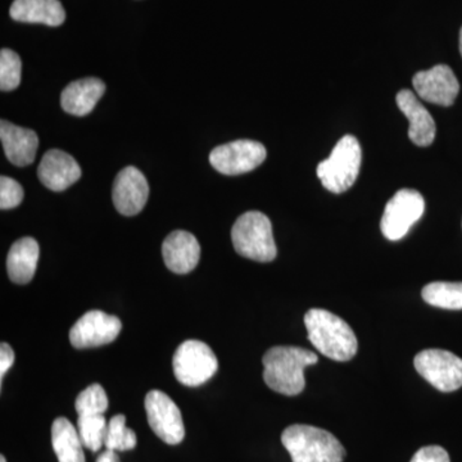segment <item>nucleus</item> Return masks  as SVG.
I'll list each match as a JSON object with an SVG mask.
<instances>
[{
    "label": "nucleus",
    "mask_w": 462,
    "mask_h": 462,
    "mask_svg": "<svg viewBox=\"0 0 462 462\" xmlns=\"http://www.w3.org/2000/svg\"><path fill=\"white\" fill-rule=\"evenodd\" d=\"M318 361L315 352L300 346H273L263 357L264 383L273 392L297 396L306 387V367Z\"/></svg>",
    "instance_id": "nucleus-1"
},
{
    "label": "nucleus",
    "mask_w": 462,
    "mask_h": 462,
    "mask_svg": "<svg viewBox=\"0 0 462 462\" xmlns=\"http://www.w3.org/2000/svg\"><path fill=\"white\" fill-rule=\"evenodd\" d=\"M305 325L312 346L330 360L346 363L357 354L358 342L352 328L339 316L321 309H311Z\"/></svg>",
    "instance_id": "nucleus-2"
},
{
    "label": "nucleus",
    "mask_w": 462,
    "mask_h": 462,
    "mask_svg": "<svg viewBox=\"0 0 462 462\" xmlns=\"http://www.w3.org/2000/svg\"><path fill=\"white\" fill-rule=\"evenodd\" d=\"M282 442L293 462H343L346 449L329 431L294 424L282 431Z\"/></svg>",
    "instance_id": "nucleus-3"
},
{
    "label": "nucleus",
    "mask_w": 462,
    "mask_h": 462,
    "mask_svg": "<svg viewBox=\"0 0 462 462\" xmlns=\"http://www.w3.org/2000/svg\"><path fill=\"white\" fill-rule=\"evenodd\" d=\"M231 240L236 254L257 263H272L278 254L272 221L263 212L239 216L231 229Z\"/></svg>",
    "instance_id": "nucleus-4"
},
{
    "label": "nucleus",
    "mask_w": 462,
    "mask_h": 462,
    "mask_svg": "<svg viewBox=\"0 0 462 462\" xmlns=\"http://www.w3.org/2000/svg\"><path fill=\"white\" fill-rule=\"evenodd\" d=\"M363 151L354 135H346L331 151L330 157L318 166V176L325 189L334 194L345 193L360 172Z\"/></svg>",
    "instance_id": "nucleus-5"
},
{
    "label": "nucleus",
    "mask_w": 462,
    "mask_h": 462,
    "mask_svg": "<svg viewBox=\"0 0 462 462\" xmlns=\"http://www.w3.org/2000/svg\"><path fill=\"white\" fill-rule=\"evenodd\" d=\"M172 367L176 379L181 384L199 387L217 372L218 361L214 351L206 343L189 339L176 349Z\"/></svg>",
    "instance_id": "nucleus-6"
},
{
    "label": "nucleus",
    "mask_w": 462,
    "mask_h": 462,
    "mask_svg": "<svg viewBox=\"0 0 462 462\" xmlns=\"http://www.w3.org/2000/svg\"><path fill=\"white\" fill-rule=\"evenodd\" d=\"M425 211V200L418 190H398L385 206L380 221L383 236L392 242L407 236L413 224L420 220Z\"/></svg>",
    "instance_id": "nucleus-7"
},
{
    "label": "nucleus",
    "mask_w": 462,
    "mask_h": 462,
    "mask_svg": "<svg viewBox=\"0 0 462 462\" xmlns=\"http://www.w3.org/2000/svg\"><path fill=\"white\" fill-rule=\"evenodd\" d=\"M415 369L438 391H457L462 387V358L445 349H424L413 360Z\"/></svg>",
    "instance_id": "nucleus-8"
},
{
    "label": "nucleus",
    "mask_w": 462,
    "mask_h": 462,
    "mask_svg": "<svg viewBox=\"0 0 462 462\" xmlns=\"http://www.w3.org/2000/svg\"><path fill=\"white\" fill-rule=\"evenodd\" d=\"M267 152L261 143L236 141L218 145L209 153L212 167L223 175L236 176L254 171L263 165Z\"/></svg>",
    "instance_id": "nucleus-9"
},
{
    "label": "nucleus",
    "mask_w": 462,
    "mask_h": 462,
    "mask_svg": "<svg viewBox=\"0 0 462 462\" xmlns=\"http://www.w3.org/2000/svg\"><path fill=\"white\" fill-rule=\"evenodd\" d=\"M145 411L149 427L167 445H179L185 437L180 409L162 391L149 392L145 397Z\"/></svg>",
    "instance_id": "nucleus-10"
},
{
    "label": "nucleus",
    "mask_w": 462,
    "mask_h": 462,
    "mask_svg": "<svg viewBox=\"0 0 462 462\" xmlns=\"http://www.w3.org/2000/svg\"><path fill=\"white\" fill-rule=\"evenodd\" d=\"M123 329L120 319L106 312H87L69 330V342L78 349L108 345L117 338Z\"/></svg>",
    "instance_id": "nucleus-11"
},
{
    "label": "nucleus",
    "mask_w": 462,
    "mask_h": 462,
    "mask_svg": "<svg viewBox=\"0 0 462 462\" xmlns=\"http://www.w3.org/2000/svg\"><path fill=\"white\" fill-rule=\"evenodd\" d=\"M412 84L421 99L443 107L454 105L460 91L457 78L447 65H437L427 71L418 72L413 76Z\"/></svg>",
    "instance_id": "nucleus-12"
},
{
    "label": "nucleus",
    "mask_w": 462,
    "mask_h": 462,
    "mask_svg": "<svg viewBox=\"0 0 462 462\" xmlns=\"http://www.w3.org/2000/svg\"><path fill=\"white\" fill-rule=\"evenodd\" d=\"M149 184L136 167H125L116 176L112 199L116 209L124 216H135L147 205Z\"/></svg>",
    "instance_id": "nucleus-13"
},
{
    "label": "nucleus",
    "mask_w": 462,
    "mask_h": 462,
    "mask_svg": "<svg viewBox=\"0 0 462 462\" xmlns=\"http://www.w3.org/2000/svg\"><path fill=\"white\" fill-rule=\"evenodd\" d=\"M39 180L51 191H63L81 178V169L74 157L60 149L42 156L38 167Z\"/></svg>",
    "instance_id": "nucleus-14"
},
{
    "label": "nucleus",
    "mask_w": 462,
    "mask_h": 462,
    "mask_svg": "<svg viewBox=\"0 0 462 462\" xmlns=\"http://www.w3.org/2000/svg\"><path fill=\"white\" fill-rule=\"evenodd\" d=\"M162 256L170 272L180 275L193 272L200 258L199 240L188 231H173L163 242Z\"/></svg>",
    "instance_id": "nucleus-15"
},
{
    "label": "nucleus",
    "mask_w": 462,
    "mask_h": 462,
    "mask_svg": "<svg viewBox=\"0 0 462 462\" xmlns=\"http://www.w3.org/2000/svg\"><path fill=\"white\" fill-rule=\"evenodd\" d=\"M398 108L410 121L409 138L418 147H428L436 138L437 127L428 109L411 90L403 89L396 97Z\"/></svg>",
    "instance_id": "nucleus-16"
},
{
    "label": "nucleus",
    "mask_w": 462,
    "mask_h": 462,
    "mask_svg": "<svg viewBox=\"0 0 462 462\" xmlns=\"http://www.w3.org/2000/svg\"><path fill=\"white\" fill-rule=\"evenodd\" d=\"M0 139L9 162L14 166L32 165L35 161L39 147V138L33 130L2 120L0 123Z\"/></svg>",
    "instance_id": "nucleus-17"
},
{
    "label": "nucleus",
    "mask_w": 462,
    "mask_h": 462,
    "mask_svg": "<svg viewBox=\"0 0 462 462\" xmlns=\"http://www.w3.org/2000/svg\"><path fill=\"white\" fill-rule=\"evenodd\" d=\"M106 91V84L96 78L81 79L67 85L60 94V106L67 114L89 115Z\"/></svg>",
    "instance_id": "nucleus-18"
},
{
    "label": "nucleus",
    "mask_w": 462,
    "mask_h": 462,
    "mask_svg": "<svg viewBox=\"0 0 462 462\" xmlns=\"http://www.w3.org/2000/svg\"><path fill=\"white\" fill-rule=\"evenodd\" d=\"M9 14L18 23L51 27L60 26L66 20L65 8L60 0H14Z\"/></svg>",
    "instance_id": "nucleus-19"
},
{
    "label": "nucleus",
    "mask_w": 462,
    "mask_h": 462,
    "mask_svg": "<svg viewBox=\"0 0 462 462\" xmlns=\"http://www.w3.org/2000/svg\"><path fill=\"white\" fill-rule=\"evenodd\" d=\"M38 242L32 236L18 239L12 245L7 257V272L9 279L16 284L25 285L32 281L38 267Z\"/></svg>",
    "instance_id": "nucleus-20"
},
{
    "label": "nucleus",
    "mask_w": 462,
    "mask_h": 462,
    "mask_svg": "<svg viewBox=\"0 0 462 462\" xmlns=\"http://www.w3.org/2000/svg\"><path fill=\"white\" fill-rule=\"evenodd\" d=\"M51 445L60 462H85L83 442L74 424L58 418L51 425Z\"/></svg>",
    "instance_id": "nucleus-21"
},
{
    "label": "nucleus",
    "mask_w": 462,
    "mask_h": 462,
    "mask_svg": "<svg viewBox=\"0 0 462 462\" xmlns=\"http://www.w3.org/2000/svg\"><path fill=\"white\" fill-rule=\"evenodd\" d=\"M422 300L443 310H462V282H436L425 285Z\"/></svg>",
    "instance_id": "nucleus-22"
},
{
    "label": "nucleus",
    "mask_w": 462,
    "mask_h": 462,
    "mask_svg": "<svg viewBox=\"0 0 462 462\" xmlns=\"http://www.w3.org/2000/svg\"><path fill=\"white\" fill-rule=\"evenodd\" d=\"M108 424L105 415H79L78 431L85 448L98 452L106 443Z\"/></svg>",
    "instance_id": "nucleus-23"
},
{
    "label": "nucleus",
    "mask_w": 462,
    "mask_h": 462,
    "mask_svg": "<svg viewBox=\"0 0 462 462\" xmlns=\"http://www.w3.org/2000/svg\"><path fill=\"white\" fill-rule=\"evenodd\" d=\"M138 443L135 431L126 427L125 415H116L108 422L106 448L116 452L132 451Z\"/></svg>",
    "instance_id": "nucleus-24"
},
{
    "label": "nucleus",
    "mask_w": 462,
    "mask_h": 462,
    "mask_svg": "<svg viewBox=\"0 0 462 462\" xmlns=\"http://www.w3.org/2000/svg\"><path fill=\"white\" fill-rule=\"evenodd\" d=\"M107 393L100 384H91L76 398L75 409L79 415H99L107 411Z\"/></svg>",
    "instance_id": "nucleus-25"
},
{
    "label": "nucleus",
    "mask_w": 462,
    "mask_h": 462,
    "mask_svg": "<svg viewBox=\"0 0 462 462\" xmlns=\"http://www.w3.org/2000/svg\"><path fill=\"white\" fill-rule=\"evenodd\" d=\"M23 62L16 51L2 50L0 51V89L11 91L17 89L21 83Z\"/></svg>",
    "instance_id": "nucleus-26"
},
{
    "label": "nucleus",
    "mask_w": 462,
    "mask_h": 462,
    "mask_svg": "<svg viewBox=\"0 0 462 462\" xmlns=\"http://www.w3.org/2000/svg\"><path fill=\"white\" fill-rule=\"evenodd\" d=\"M23 187L20 182L8 176L0 178V208L12 209L21 205L23 200Z\"/></svg>",
    "instance_id": "nucleus-27"
},
{
    "label": "nucleus",
    "mask_w": 462,
    "mask_h": 462,
    "mask_svg": "<svg viewBox=\"0 0 462 462\" xmlns=\"http://www.w3.org/2000/svg\"><path fill=\"white\" fill-rule=\"evenodd\" d=\"M410 462H451L443 447L427 446L419 449Z\"/></svg>",
    "instance_id": "nucleus-28"
},
{
    "label": "nucleus",
    "mask_w": 462,
    "mask_h": 462,
    "mask_svg": "<svg viewBox=\"0 0 462 462\" xmlns=\"http://www.w3.org/2000/svg\"><path fill=\"white\" fill-rule=\"evenodd\" d=\"M14 364V352L8 343H2L0 345V384H3L5 374L11 369L12 365Z\"/></svg>",
    "instance_id": "nucleus-29"
},
{
    "label": "nucleus",
    "mask_w": 462,
    "mask_h": 462,
    "mask_svg": "<svg viewBox=\"0 0 462 462\" xmlns=\"http://www.w3.org/2000/svg\"><path fill=\"white\" fill-rule=\"evenodd\" d=\"M97 462H121L118 457L117 452L112 451V449H106L97 458Z\"/></svg>",
    "instance_id": "nucleus-30"
},
{
    "label": "nucleus",
    "mask_w": 462,
    "mask_h": 462,
    "mask_svg": "<svg viewBox=\"0 0 462 462\" xmlns=\"http://www.w3.org/2000/svg\"><path fill=\"white\" fill-rule=\"evenodd\" d=\"M460 53H461V56H462V29H461V32H460Z\"/></svg>",
    "instance_id": "nucleus-31"
},
{
    "label": "nucleus",
    "mask_w": 462,
    "mask_h": 462,
    "mask_svg": "<svg viewBox=\"0 0 462 462\" xmlns=\"http://www.w3.org/2000/svg\"><path fill=\"white\" fill-rule=\"evenodd\" d=\"M0 462H7V460H5V456H0Z\"/></svg>",
    "instance_id": "nucleus-32"
}]
</instances>
